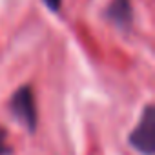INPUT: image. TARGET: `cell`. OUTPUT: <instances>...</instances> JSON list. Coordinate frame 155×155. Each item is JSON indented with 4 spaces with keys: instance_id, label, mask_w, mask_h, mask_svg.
<instances>
[{
    "instance_id": "3957f363",
    "label": "cell",
    "mask_w": 155,
    "mask_h": 155,
    "mask_svg": "<svg viewBox=\"0 0 155 155\" xmlns=\"http://www.w3.org/2000/svg\"><path fill=\"white\" fill-rule=\"evenodd\" d=\"M110 17L119 26H128L131 20V9L130 0H113L110 6Z\"/></svg>"
},
{
    "instance_id": "7a4b0ae2",
    "label": "cell",
    "mask_w": 155,
    "mask_h": 155,
    "mask_svg": "<svg viewBox=\"0 0 155 155\" xmlns=\"http://www.w3.org/2000/svg\"><path fill=\"white\" fill-rule=\"evenodd\" d=\"M11 113L15 115V119L26 126L29 131H35L37 128V106H35V97L29 86H22L18 91H15V95L11 97L9 102Z\"/></svg>"
},
{
    "instance_id": "5b68a950",
    "label": "cell",
    "mask_w": 155,
    "mask_h": 155,
    "mask_svg": "<svg viewBox=\"0 0 155 155\" xmlns=\"http://www.w3.org/2000/svg\"><path fill=\"white\" fill-rule=\"evenodd\" d=\"M44 2L51 11H58V8H60V0H44Z\"/></svg>"
},
{
    "instance_id": "277c9868",
    "label": "cell",
    "mask_w": 155,
    "mask_h": 155,
    "mask_svg": "<svg viewBox=\"0 0 155 155\" xmlns=\"http://www.w3.org/2000/svg\"><path fill=\"white\" fill-rule=\"evenodd\" d=\"M11 150H9V146L6 144V131L0 128V155H8Z\"/></svg>"
},
{
    "instance_id": "6da1fadb",
    "label": "cell",
    "mask_w": 155,
    "mask_h": 155,
    "mask_svg": "<svg viewBox=\"0 0 155 155\" xmlns=\"http://www.w3.org/2000/svg\"><path fill=\"white\" fill-rule=\"evenodd\" d=\"M130 144L142 155L155 153V110L153 106H148L144 110L137 128L130 135Z\"/></svg>"
}]
</instances>
